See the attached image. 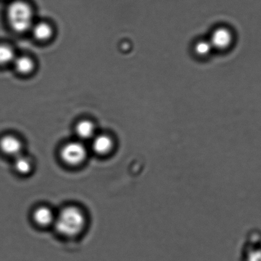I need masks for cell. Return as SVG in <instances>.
<instances>
[{"label": "cell", "instance_id": "5", "mask_svg": "<svg viewBox=\"0 0 261 261\" xmlns=\"http://www.w3.org/2000/svg\"><path fill=\"white\" fill-rule=\"evenodd\" d=\"M0 150L7 155L16 157L21 154L22 143L17 137L6 135L0 138Z\"/></svg>", "mask_w": 261, "mask_h": 261}, {"label": "cell", "instance_id": "3", "mask_svg": "<svg viewBox=\"0 0 261 261\" xmlns=\"http://www.w3.org/2000/svg\"><path fill=\"white\" fill-rule=\"evenodd\" d=\"M60 156L66 164L70 166H77L85 161L87 149L82 142H69L61 149Z\"/></svg>", "mask_w": 261, "mask_h": 261}, {"label": "cell", "instance_id": "11", "mask_svg": "<svg viewBox=\"0 0 261 261\" xmlns=\"http://www.w3.org/2000/svg\"><path fill=\"white\" fill-rule=\"evenodd\" d=\"M16 57L14 49L11 45L0 42V68L12 65Z\"/></svg>", "mask_w": 261, "mask_h": 261}, {"label": "cell", "instance_id": "12", "mask_svg": "<svg viewBox=\"0 0 261 261\" xmlns=\"http://www.w3.org/2000/svg\"><path fill=\"white\" fill-rule=\"evenodd\" d=\"M14 166L16 171L21 174L30 173L32 169L31 161L22 154L15 157Z\"/></svg>", "mask_w": 261, "mask_h": 261}, {"label": "cell", "instance_id": "13", "mask_svg": "<svg viewBox=\"0 0 261 261\" xmlns=\"http://www.w3.org/2000/svg\"><path fill=\"white\" fill-rule=\"evenodd\" d=\"M213 48L210 40H200L195 45L194 50L199 57H206L212 52Z\"/></svg>", "mask_w": 261, "mask_h": 261}, {"label": "cell", "instance_id": "9", "mask_svg": "<svg viewBox=\"0 0 261 261\" xmlns=\"http://www.w3.org/2000/svg\"><path fill=\"white\" fill-rule=\"evenodd\" d=\"M15 70L22 75H29L34 70L35 63L34 60L27 56H20L15 58L12 63Z\"/></svg>", "mask_w": 261, "mask_h": 261}, {"label": "cell", "instance_id": "2", "mask_svg": "<svg viewBox=\"0 0 261 261\" xmlns=\"http://www.w3.org/2000/svg\"><path fill=\"white\" fill-rule=\"evenodd\" d=\"M85 215L80 208L68 206L56 216L54 225L60 234L72 237L80 234L85 226Z\"/></svg>", "mask_w": 261, "mask_h": 261}, {"label": "cell", "instance_id": "6", "mask_svg": "<svg viewBox=\"0 0 261 261\" xmlns=\"http://www.w3.org/2000/svg\"><path fill=\"white\" fill-rule=\"evenodd\" d=\"M92 148L95 153L103 155L112 150L113 147V139L106 134L96 135L92 139Z\"/></svg>", "mask_w": 261, "mask_h": 261}, {"label": "cell", "instance_id": "4", "mask_svg": "<svg viewBox=\"0 0 261 261\" xmlns=\"http://www.w3.org/2000/svg\"><path fill=\"white\" fill-rule=\"evenodd\" d=\"M209 40L214 49L225 50L231 45L233 35L226 28H219L215 30Z\"/></svg>", "mask_w": 261, "mask_h": 261}, {"label": "cell", "instance_id": "10", "mask_svg": "<svg viewBox=\"0 0 261 261\" xmlns=\"http://www.w3.org/2000/svg\"><path fill=\"white\" fill-rule=\"evenodd\" d=\"M31 32L35 39L39 41H47L53 36V30L49 24L45 22L34 23Z\"/></svg>", "mask_w": 261, "mask_h": 261}, {"label": "cell", "instance_id": "8", "mask_svg": "<svg viewBox=\"0 0 261 261\" xmlns=\"http://www.w3.org/2000/svg\"><path fill=\"white\" fill-rule=\"evenodd\" d=\"M75 133L82 140H92L96 136L94 123L87 120L80 121L76 125Z\"/></svg>", "mask_w": 261, "mask_h": 261}, {"label": "cell", "instance_id": "7", "mask_svg": "<svg viewBox=\"0 0 261 261\" xmlns=\"http://www.w3.org/2000/svg\"><path fill=\"white\" fill-rule=\"evenodd\" d=\"M56 216L49 207L40 206L37 207L33 214V219L37 224L41 226H48L54 224Z\"/></svg>", "mask_w": 261, "mask_h": 261}, {"label": "cell", "instance_id": "1", "mask_svg": "<svg viewBox=\"0 0 261 261\" xmlns=\"http://www.w3.org/2000/svg\"><path fill=\"white\" fill-rule=\"evenodd\" d=\"M34 10L23 0L11 2L6 10V18L10 27L17 33L31 31L34 26Z\"/></svg>", "mask_w": 261, "mask_h": 261}]
</instances>
